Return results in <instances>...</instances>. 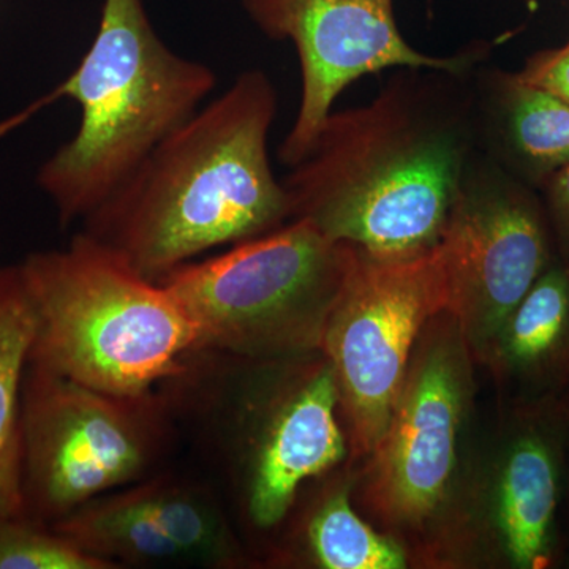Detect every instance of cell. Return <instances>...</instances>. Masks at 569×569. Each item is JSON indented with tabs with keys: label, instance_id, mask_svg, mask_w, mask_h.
I'll list each match as a JSON object with an SVG mask.
<instances>
[{
	"label": "cell",
	"instance_id": "cell-7",
	"mask_svg": "<svg viewBox=\"0 0 569 569\" xmlns=\"http://www.w3.org/2000/svg\"><path fill=\"white\" fill-rule=\"evenodd\" d=\"M356 254L293 219L160 279L197 331L194 350L246 359L321 351L326 321Z\"/></svg>",
	"mask_w": 569,
	"mask_h": 569
},
{
	"label": "cell",
	"instance_id": "cell-3",
	"mask_svg": "<svg viewBox=\"0 0 569 569\" xmlns=\"http://www.w3.org/2000/svg\"><path fill=\"white\" fill-rule=\"evenodd\" d=\"M216 86L211 67L167 47L142 0H104L99 31L77 70L0 123V138L56 100L80 104L77 134L37 174L67 227L118 192L153 149L203 107Z\"/></svg>",
	"mask_w": 569,
	"mask_h": 569
},
{
	"label": "cell",
	"instance_id": "cell-21",
	"mask_svg": "<svg viewBox=\"0 0 569 569\" xmlns=\"http://www.w3.org/2000/svg\"><path fill=\"white\" fill-rule=\"evenodd\" d=\"M549 208L561 241L569 250V163L546 183Z\"/></svg>",
	"mask_w": 569,
	"mask_h": 569
},
{
	"label": "cell",
	"instance_id": "cell-11",
	"mask_svg": "<svg viewBox=\"0 0 569 569\" xmlns=\"http://www.w3.org/2000/svg\"><path fill=\"white\" fill-rule=\"evenodd\" d=\"M249 20L271 40H290L301 69V103L279 159L293 167L309 151L337 97L366 74L388 69L467 73L485 51L429 56L415 50L396 21L395 0H242Z\"/></svg>",
	"mask_w": 569,
	"mask_h": 569
},
{
	"label": "cell",
	"instance_id": "cell-19",
	"mask_svg": "<svg viewBox=\"0 0 569 569\" xmlns=\"http://www.w3.org/2000/svg\"><path fill=\"white\" fill-rule=\"evenodd\" d=\"M0 569H114L89 556L52 527L0 515Z\"/></svg>",
	"mask_w": 569,
	"mask_h": 569
},
{
	"label": "cell",
	"instance_id": "cell-12",
	"mask_svg": "<svg viewBox=\"0 0 569 569\" xmlns=\"http://www.w3.org/2000/svg\"><path fill=\"white\" fill-rule=\"evenodd\" d=\"M559 493V451L548 429L537 421L512 427L489 456H478L455 567H548Z\"/></svg>",
	"mask_w": 569,
	"mask_h": 569
},
{
	"label": "cell",
	"instance_id": "cell-2",
	"mask_svg": "<svg viewBox=\"0 0 569 569\" xmlns=\"http://www.w3.org/2000/svg\"><path fill=\"white\" fill-rule=\"evenodd\" d=\"M277 92L247 70L153 149L81 233L137 274L159 282L213 247L239 244L290 222L269 160Z\"/></svg>",
	"mask_w": 569,
	"mask_h": 569
},
{
	"label": "cell",
	"instance_id": "cell-4",
	"mask_svg": "<svg viewBox=\"0 0 569 569\" xmlns=\"http://www.w3.org/2000/svg\"><path fill=\"white\" fill-rule=\"evenodd\" d=\"M163 385L164 395L198 411L253 530L282 526L302 488L350 456L335 372L321 351L246 359L192 350Z\"/></svg>",
	"mask_w": 569,
	"mask_h": 569
},
{
	"label": "cell",
	"instance_id": "cell-16",
	"mask_svg": "<svg viewBox=\"0 0 569 569\" xmlns=\"http://www.w3.org/2000/svg\"><path fill=\"white\" fill-rule=\"evenodd\" d=\"M50 527L114 569L189 565L134 488L96 498Z\"/></svg>",
	"mask_w": 569,
	"mask_h": 569
},
{
	"label": "cell",
	"instance_id": "cell-15",
	"mask_svg": "<svg viewBox=\"0 0 569 569\" xmlns=\"http://www.w3.org/2000/svg\"><path fill=\"white\" fill-rule=\"evenodd\" d=\"M569 365V266L552 261L498 332L488 366L508 380L557 377Z\"/></svg>",
	"mask_w": 569,
	"mask_h": 569
},
{
	"label": "cell",
	"instance_id": "cell-6",
	"mask_svg": "<svg viewBox=\"0 0 569 569\" xmlns=\"http://www.w3.org/2000/svg\"><path fill=\"white\" fill-rule=\"evenodd\" d=\"M31 302L28 365L122 397L156 391L182 369L197 331L162 284L84 233L20 266Z\"/></svg>",
	"mask_w": 569,
	"mask_h": 569
},
{
	"label": "cell",
	"instance_id": "cell-1",
	"mask_svg": "<svg viewBox=\"0 0 569 569\" xmlns=\"http://www.w3.org/2000/svg\"><path fill=\"white\" fill-rule=\"evenodd\" d=\"M473 70L402 69L372 102L331 112L282 179L291 220L380 260L436 249L479 152Z\"/></svg>",
	"mask_w": 569,
	"mask_h": 569
},
{
	"label": "cell",
	"instance_id": "cell-17",
	"mask_svg": "<svg viewBox=\"0 0 569 569\" xmlns=\"http://www.w3.org/2000/svg\"><path fill=\"white\" fill-rule=\"evenodd\" d=\"M33 312L17 268H0V515L22 516L21 392Z\"/></svg>",
	"mask_w": 569,
	"mask_h": 569
},
{
	"label": "cell",
	"instance_id": "cell-14",
	"mask_svg": "<svg viewBox=\"0 0 569 569\" xmlns=\"http://www.w3.org/2000/svg\"><path fill=\"white\" fill-rule=\"evenodd\" d=\"M353 482H331L296 520L277 561L318 569H403L407 550L353 507Z\"/></svg>",
	"mask_w": 569,
	"mask_h": 569
},
{
	"label": "cell",
	"instance_id": "cell-13",
	"mask_svg": "<svg viewBox=\"0 0 569 569\" xmlns=\"http://www.w3.org/2000/svg\"><path fill=\"white\" fill-rule=\"evenodd\" d=\"M471 82L479 152L527 186L569 163V104L520 73L479 71Z\"/></svg>",
	"mask_w": 569,
	"mask_h": 569
},
{
	"label": "cell",
	"instance_id": "cell-5",
	"mask_svg": "<svg viewBox=\"0 0 569 569\" xmlns=\"http://www.w3.org/2000/svg\"><path fill=\"white\" fill-rule=\"evenodd\" d=\"M473 356L458 318H430L419 336L383 436L353 492L408 559L452 563L478 456L471 451Z\"/></svg>",
	"mask_w": 569,
	"mask_h": 569
},
{
	"label": "cell",
	"instance_id": "cell-18",
	"mask_svg": "<svg viewBox=\"0 0 569 569\" xmlns=\"http://www.w3.org/2000/svg\"><path fill=\"white\" fill-rule=\"evenodd\" d=\"M134 489L189 565L211 569L244 567V549L211 489L174 477L142 479Z\"/></svg>",
	"mask_w": 569,
	"mask_h": 569
},
{
	"label": "cell",
	"instance_id": "cell-8",
	"mask_svg": "<svg viewBox=\"0 0 569 569\" xmlns=\"http://www.w3.org/2000/svg\"><path fill=\"white\" fill-rule=\"evenodd\" d=\"M162 392L107 395L28 365L21 392L22 516L52 526L140 482L170 440Z\"/></svg>",
	"mask_w": 569,
	"mask_h": 569
},
{
	"label": "cell",
	"instance_id": "cell-10",
	"mask_svg": "<svg viewBox=\"0 0 569 569\" xmlns=\"http://www.w3.org/2000/svg\"><path fill=\"white\" fill-rule=\"evenodd\" d=\"M477 365L488 366L498 332L552 263L548 224L530 186L478 152L437 246Z\"/></svg>",
	"mask_w": 569,
	"mask_h": 569
},
{
	"label": "cell",
	"instance_id": "cell-20",
	"mask_svg": "<svg viewBox=\"0 0 569 569\" xmlns=\"http://www.w3.org/2000/svg\"><path fill=\"white\" fill-rule=\"evenodd\" d=\"M520 77L548 89L569 104V41L557 50L535 54L520 71Z\"/></svg>",
	"mask_w": 569,
	"mask_h": 569
},
{
	"label": "cell",
	"instance_id": "cell-9",
	"mask_svg": "<svg viewBox=\"0 0 569 569\" xmlns=\"http://www.w3.org/2000/svg\"><path fill=\"white\" fill-rule=\"evenodd\" d=\"M447 307L437 247L402 260L356 250L321 340L351 459H365L383 436L419 336Z\"/></svg>",
	"mask_w": 569,
	"mask_h": 569
}]
</instances>
